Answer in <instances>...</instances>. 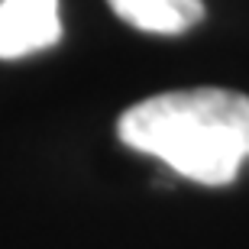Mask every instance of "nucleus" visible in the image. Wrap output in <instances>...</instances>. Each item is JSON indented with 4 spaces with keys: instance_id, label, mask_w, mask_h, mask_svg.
<instances>
[{
    "instance_id": "nucleus-2",
    "label": "nucleus",
    "mask_w": 249,
    "mask_h": 249,
    "mask_svg": "<svg viewBox=\"0 0 249 249\" xmlns=\"http://www.w3.org/2000/svg\"><path fill=\"white\" fill-rule=\"evenodd\" d=\"M62 39L58 0H0V58L36 55Z\"/></svg>"
},
{
    "instance_id": "nucleus-1",
    "label": "nucleus",
    "mask_w": 249,
    "mask_h": 249,
    "mask_svg": "<svg viewBox=\"0 0 249 249\" xmlns=\"http://www.w3.org/2000/svg\"><path fill=\"white\" fill-rule=\"evenodd\" d=\"M117 136L181 178L230 185L249 159V97L223 88L165 91L123 110Z\"/></svg>"
},
{
    "instance_id": "nucleus-3",
    "label": "nucleus",
    "mask_w": 249,
    "mask_h": 249,
    "mask_svg": "<svg viewBox=\"0 0 249 249\" xmlns=\"http://www.w3.org/2000/svg\"><path fill=\"white\" fill-rule=\"evenodd\" d=\"M123 23L152 36H181L204 19V0H107Z\"/></svg>"
}]
</instances>
